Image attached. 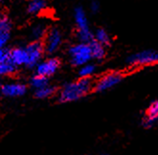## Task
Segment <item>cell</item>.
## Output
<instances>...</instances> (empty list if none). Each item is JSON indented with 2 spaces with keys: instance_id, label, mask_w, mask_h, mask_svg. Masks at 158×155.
Here are the masks:
<instances>
[{
  "instance_id": "cell-20",
  "label": "cell",
  "mask_w": 158,
  "mask_h": 155,
  "mask_svg": "<svg viewBox=\"0 0 158 155\" xmlns=\"http://www.w3.org/2000/svg\"><path fill=\"white\" fill-rule=\"evenodd\" d=\"M12 24L5 14H0V33H11Z\"/></svg>"
},
{
  "instance_id": "cell-22",
  "label": "cell",
  "mask_w": 158,
  "mask_h": 155,
  "mask_svg": "<svg viewBox=\"0 0 158 155\" xmlns=\"http://www.w3.org/2000/svg\"><path fill=\"white\" fill-rule=\"evenodd\" d=\"M9 59V49L0 48V63Z\"/></svg>"
},
{
  "instance_id": "cell-12",
  "label": "cell",
  "mask_w": 158,
  "mask_h": 155,
  "mask_svg": "<svg viewBox=\"0 0 158 155\" xmlns=\"http://www.w3.org/2000/svg\"><path fill=\"white\" fill-rule=\"evenodd\" d=\"M47 26L46 24L40 22L32 26L30 30V36L33 39V41H41L44 39L46 34H47Z\"/></svg>"
},
{
  "instance_id": "cell-16",
  "label": "cell",
  "mask_w": 158,
  "mask_h": 155,
  "mask_svg": "<svg viewBox=\"0 0 158 155\" xmlns=\"http://www.w3.org/2000/svg\"><path fill=\"white\" fill-rule=\"evenodd\" d=\"M16 71H17V66H15L14 63L9 59L0 63V77L14 75L15 74Z\"/></svg>"
},
{
  "instance_id": "cell-10",
  "label": "cell",
  "mask_w": 158,
  "mask_h": 155,
  "mask_svg": "<svg viewBox=\"0 0 158 155\" xmlns=\"http://www.w3.org/2000/svg\"><path fill=\"white\" fill-rule=\"evenodd\" d=\"M158 122V100L153 101L148 105L146 111V116L143 119V126L151 128Z\"/></svg>"
},
{
  "instance_id": "cell-5",
  "label": "cell",
  "mask_w": 158,
  "mask_h": 155,
  "mask_svg": "<svg viewBox=\"0 0 158 155\" xmlns=\"http://www.w3.org/2000/svg\"><path fill=\"white\" fill-rule=\"evenodd\" d=\"M124 79V75L120 72H109L102 76L94 84L93 91L98 93L106 92L118 85Z\"/></svg>"
},
{
  "instance_id": "cell-8",
  "label": "cell",
  "mask_w": 158,
  "mask_h": 155,
  "mask_svg": "<svg viewBox=\"0 0 158 155\" xmlns=\"http://www.w3.org/2000/svg\"><path fill=\"white\" fill-rule=\"evenodd\" d=\"M60 66V61L57 58H49L45 60L40 61L35 66V74L45 78L55 75Z\"/></svg>"
},
{
  "instance_id": "cell-23",
  "label": "cell",
  "mask_w": 158,
  "mask_h": 155,
  "mask_svg": "<svg viewBox=\"0 0 158 155\" xmlns=\"http://www.w3.org/2000/svg\"><path fill=\"white\" fill-rule=\"evenodd\" d=\"M89 9H90V11L93 14L98 13L99 10H100V4H99V2L96 1V0H93V1H91V3L89 5Z\"/></svg>"
},
{
  "instance_id": "cell-26",
  "label": "cell",
  "mask_w": 158,
  "mask_h": 155,
  "mask_svg": "<svg viewBox=\"0 0 158 155\" xmlns=\"http://www.w3.org/2000/svg\"><path fill=\"white\" fill-rule=\"evenodd\" d=\"M1 1H2V0H0V2H1Z\"/></svg>"
},
{
  "instance_id": "cell-7",
  "label": "cell",
  "mask_w": 158,
  "mask_h": 155,
  "mask_svg": "<svg viewBox=\"0 0 158 155\" xmlns=\"http://www.w3.org/2000/svg\"><path fill=\"white\" fill-rule=\"evenodd\" d=\"M44 52L48 55H53L58 52L62 44V35L57 28H52L48 30L43 39Z\"/></svg>"
},
{
  "instance_id": "cell-17",
  "label": "cell",
  "mask_w": 158,
  "mask_h": 155,
  "mask_svg": "<svg viewBox=\"0 0 158 155\" xmlns=\"http://www.w3.org/2000/svg\"><path fill=\"white\" fill-rule=\"evenodd\" d=\"M55 92H56V88L48 84L42 88L35 90V97L40 100H44V99L52 97L55 94Z\"/></svg>"
},
{
  "instance_id": "cell-1",
  "label": "cell",
  "mask_w": 158,
  "mask_h": 155,
  "mask_svg": "<svg viewBox=\"0 0 158 155\" xmlns=\"http://www.w3.org/2000/svg\"><path fill=\"white\" fill-rule=\"evenodd\" d=\"M93 87L94 83L91 78H80L62 87L58 97V102L60 104L77 102L93 91Z\"/></svg>"
},
{
  "instance_id": "cell-4",
  "label": "cell",
  "mask_w": 158,
  "mask_h": 155,
  "mask_svg": "<svg viewBox=\"0 0 158 155\" xmlns=\"http://www.w3.org/2000/svg\"><path fill=\"white\" fill-rule=\"evenodd\" d=\"M158 62V52L154 50H143L136 52L127 59V63L129 66H145L154 64Z\"/></svg>"
},
{
  "instance_id": "cell-3",
  "label": "cell",
  "mask_w": 158,
  "mask_h": 155,
  "mask_svg": "<svg viewBox=\"0 0 158 155\" xmlns=\"http://www.w3.org/2000/svg\"><path fill=\"white\" fill-rule=\"evenodd\" d=\"M68 56L71 64L76 67L85 65L92 59L89 44L82 42H79L70 46L68 49Z\"/></svg>"
},
{
  "instance_id": "cell-13",
  "label": "cell",
  "mask_w": 158,
  "mask_h": 155,
  "mask_svg": "<svg viewBox=\"0 0 158 155\" xmlns=\"http://www.w3.org/2000/svg\"><path fill=\"white\" fill-rule=\"evenodd\" d=\"M47 3L45 0H30L27 5V12L30 14H40L46 9Z\"/></svg>"
},
{
  "instance_id": "cell-9",
  "label": "cell",
  "mask_w": 158,
  "mask_h": 155,
  "mask_svg": "<svg viewBox=\"0 0 158 155\" xmlns=\"http://www.w3.org/2000/svg\"><path fill=\"white\" fill-rule=\"evenodd\" d=\"M27 92V86L20 83H10L2 85L1 95L7 98L22 97Z\"/></svg>"
},
{
  "instance_id": "cell-21",
  "label": "cell",
  "mask_w": 158,
  "mask_h": 155,
  "mask_svg": "<svg viewBox=\"0 0 158 155\" xmlns=\"http://www.w3.org/2000/svg\"><path fill=\"white\" fill-rule=\"evenodd\" d=\"M10 39V33H0V48H5Z\"/></svg>"
},
{
  "instance_id": "cell-19",
  "label": "cell",
  "mask_w": 158,
  "mask_h": 155,
  "mask_svg": "<svg viewBox=\"0 0 158 155\" xmlns=\"http://www.w3.org/2000/svg\"><path fill=\"white\" fill-rule=\"evenodd\" d=\"M96 72V66L93 63H86V64L82 65L79 69V76L80 78H91Z\"/></svg>"
},
{
  "instance_id": "cell-18",
  "label": "cell",
  "mask_w": 158,
  "mask_h": 155,
  "mask_svg": "<svg viewBox=\"0 0 158 155\" xmlns=\"http://www.w3.org/2000/svg\"><path fill=\"white\" fill-rule=\"evenodd\" d=\"M29 84L32 88L36 90V89H40V88H42L46 85H48L49 81H48V78H45V77L35 74L30 79Z\"/></svg>"
},
{
  "instance_id": "cell-11",
  "label": "cell",
  "mask_w": 158,
  "mask_h": 155,
  "mask_svg": "<svg viewBox=\"0 0 158 155\" xmlns=\"http://www.w3.org/2000/svg\"><path fill=\"white\" fill-rule=\"evenodd\" d=\"M9 60L17 67L25 66L27 62V53L25 47H15L9 50Z\"/></svg>"
},
{
  "instance_id": "cell-25",
  "label": "cell",
  "mask_w": 158,
  "mask_h": 155,
  "mask_svg": "<svg viewBox=\"0 0 158 155\" xmlns=\"http://www.w3.org/2000/svg\"><path fill=\"white\" fill-rule=\"evenodd\" d=\"M98 155H108L107 153H105V152H102V153H100V154H98Z\"/></svg>"
},
{
  "instance_id": "cell-15",
  "label": "cell",
  "mask_w": 158,
  "mask_h": 155,
  "mask_svg": "<svg viewBox=\"0 0 158 155\" xmlns=\"http://www.w3.org/2000/svg\"><path fill=\"white\" fill-rule=\"evenodd\" d=\"M93 38H94L95 41H97L98 43L102 45H104L105 47L109 45L110 43V36L108 33L103 28H99L93 33Z\"/></svg>"
},
{
  "instance_id": "cell-14",
  "label": "cell",
  "mask_w": 158,
  "mask_h": 155,
  "mask_svg": "<svg viewBox=\"0 0 158 155\" xmlns=\"http://www.w3.org/2000/svg\"><path fill=\"white\" fill-rule=\"evenodd\" d=\"M90 50H91V55H92V59H96V60H101L103 59L106 56V47L104 45H102L98 43L95 40H92L89 43Z\"/></svg>"
},
{
  "instance_id": "cell-24",
  "label": "cell",
  "mask_w": 158,
  "mask_h": 155,
  "mask_svg": "<svg viewBox=\"0 0 158 155\" xmlns=\"http://www.w3.org/2000/svg\"><path fill=\"white\" fill-rule=\"evenodd\" d=\"M2 85H3V84H2L1 83H0V94H1V89H2Z\"/></svg>"
},
{
  "instance_id": "cell-6",
  "label": "cell",
  "mask_w": 158,
  "mask_h": 155,
  "mask_svg": "<svg viewBox=\"0 0 158 155\" xmlns=\"http://www.w3.org/2000/svg\"><path fill=\"white\" fill-rule=\"evenodd\" d=\"M27 53V68H35L39 64V62L41 61V58L44 53L43 44L40 41H32L25 47Z\"/></svg>"
},
{
  "instance_id": "cell-2",
  "label": "cell",
  "mask_w": 158,
  "mask_h": 155,
  "mask_svg": "<svg viewBox=\"0 0 158 155\" xmlns=\"http://www.w3.org/2000/svg\"><path fill=\"white\" fill-rule=\"evenodd\" d=\"M74 20L77 27V39L80 42L82 43H90L94 40L93 33L90 30L88 18L85 9L81 6H78L74 10Z\"/></svg>"
}]
</instances>
